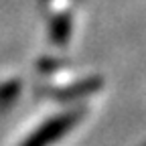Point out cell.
<instances>
[{
    "mask_svg": "<svg viewBox=\"0 0 146 146\" xmlns=\"http://www.w3.org/2000/svg\"><path fill=\"white\" fill-rule=\"evenodd\" d=\"M83 116H85V108H75L71 112H63L55 118H49L21 146H51L53 142L61 140Z\"/></svg>",
    "mask_w": 146,
    "mask_h": 146,
    "instance_id": "cell-1",
    "label": "cell"
},
{
    "mask_svg": "<svg viewBox=\"0 0 146 146\" xmlns=\"http://www.w3.org/2000/svg\"><path fill=\"white\" fill-rule=\"evenodd\" d=\"M104 85L102 77H87L83 81H75L71 85H65V87H59V89H53V98L57 102H71V100H81V98H87L91 94L100 91Z\"/></svg>",
    "mask_w": 146,
    "mask_h": 146,
    "instance_id": "cell-2",
    "label": "cell"
},
{
    "mask_svg": "<svg viewBox=\"0 0 146 146\" xmlns=\"http://www.w3.org/2000/svg\"><path fill=\"white\" fill-rule=\"evenodd\" d=\"M71 29H73V18L69 10H61L57 12L51 23H49V36L55 45H65L71 39Z\"/></svg>",
    "mask_w": 146,
    "mask_h": 146,
    "instance_id": "cell-3",
    "label": "cell"
},
{
    "mask_svg": "<svg viewBox=\"0 0 146 146\" xmlns=\"http://www.w3.org/2000/svg\"><path fill=\"white\" fill-rule=\"evenodd\" d=\"M21 87H23L21 79H8L4 83H0V106H2V108L4 106H10L16 100Z\"/></svg>",
    "mask_w": 146,
    "mask_h": 146,
    "instance_id": "cell-4",
    "label": "cell"
}]
</instances>
